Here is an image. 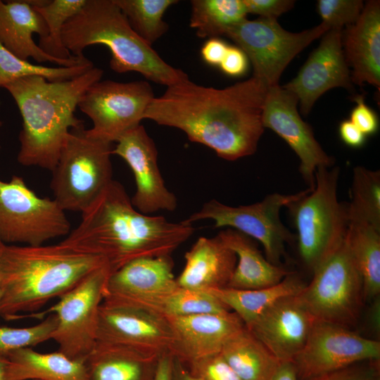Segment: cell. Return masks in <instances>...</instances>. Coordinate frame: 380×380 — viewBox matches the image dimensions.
I'll return each mask as SVG.
<instances>
[{
    "mask_svg": "<svg viewBox=\"0 0 380 380\" xmlns=\"http://www.w3.org/2000/svg\"><path fill=\"white\" fill-rule=\"evenodd\" d=\"M268 87L252 77L224 89L189 79L167 87L151 101L144 119L177 128L227 160L253 155L264 132L263 104Z\"/></svg>",
    "mask_w": 380,
    "mask_h": 380,
    "instance_id": "6da1fadb",
    "label": "cell"
},
{
    "mask_svg": "<svg viewBox=\"0 0 380 380\" xmlns=\"http://www.w3.org/2000/svg\"><path fill=\"white\" fill-rule=\"evenodd\" d=\"M194 230L184 220L139 212L122 184L113 179L61 243L101 258L111 274L136 258L171 255Z\"/></svg>",
    "mask_w": 380,
    "mask_h": 380,
    "instance_id": "7a4b0ae2",
    "label": "cell"
},
{
    "mask_svg": "<svg viewBox=\"0 0 380 380\" xmlns=\"http://www.w3.org/2000/svg\"><path fill=\"white\" fill-rule=\"evenodd\" d=\"M103 70L94 67L75 78L49 81L41 76L16 80L4 88L15 101L23 119L17 159L24 166L55 168L72 128L84 125L75 115L78 103Z\"/></svg>",
    "mask_w": 380,
    "mask_h": 380,
    "instance_id": "3957f363",
    "label": "cell"
},
{
    "mask_svg": "<svg viewBox=\"0 0 380 380\" xmlns=\"http://www.w3.org/2000/svg\"><path fill=\"white\" fill-rule=\"evenodd\" d=\"M106 266L99 258L62 243L17 246L0 242V317L6 321L34 312ZM107 267V266H106Z\"/></svg>",
    "mask_w": 380,
    "mask_h": 380,
    "instance_id": "277c9868",
    "label": "cell"
},
{
    "mask_svg": "<svg viewBox=\"0 0 380 380\" xmlns=\"http://www.w3.org/2000/svg\"><path fill=\"white\" fill-rule=\"evenodd\" d=\"M62 42L77 57L84 56V50L89 46L105 45L111 53L110 68L118 73L137 72L167 87L189 79L136 33L114 0H87L64 25Z\"/></svg>",
    "mask_w": 380,
    "mask_h": 380,
    "instance_id": "5b68a950",
    "label": "cell"
},
{
    "mask_svg": "<svg viewBox=\"0 0 380 380\" xmlns=\"http://www.w3.org/2000/svg\"><path fill=\"white\" fill-rule=\"evenodd\" d=\"M338 167H319L315 186L288 208L303 265L313 272L343 242L350 224L347 203L337 195Z\"/></svg>",
    "mask_w": 380,
    "mask_h": 380,
    "instance_id": "8992f818",
    "label": "cell"
},
{
    "mask_svg": "<svg viewBox=\"0 0 380 380\" xmlns=\"http://www.w3.org/2000/svg\"><path fill=\"white\" fill-rule=\"evenodd\" d=\"M112 142L72 128L51 171L54 200L64 211L84 212L113 180Z\"/></svg>",
    "mask_w": 380,
    "mask_h": 380,
    "instance_id": "52a82bcc",
    "label": "cell"
},
{
    "mask_svg": "<svg viewBox=\"0 0 380 380\" xmlns=\"http://www.w3.org/2000/svg\"><path fill=\"white\" fill-rule=\"evenodd\" d=\"M298 298L315 321L355 325L365 301L361 276L344 239L312 273Z\"/></svg>",
    "mask_w": 380,
    "mask_h": 380,
    "instance_id": "ba28073f",
    "label": "cell"
},
{
    "mask_svg": "<svg viewBox=\"0 0 380 380\" xmlns=\"http://www.w3.org/2000/svg\"><path fill=\"white\" fill-rule=\"evenodd\" d=\"M310 189L294 194L273 193L261 201L246 205L231 206L212 199L184 221L193 224L199 220H211L215 228L236 229L259 241L270 262L282 265L286 245L294 242L296 235L282 223L280 210L300 198Z\"/></svg>",
    "mask_w": 380,
    "mask_h": 380,
    "instance_id": "9c48e42d",
    "label": "cell"
},
{
    "mask_svg": "<svg viewBox=\"0 0 380 380\" xmlns=\"http://www.w3.org/2000/svg\"><path fill=\"white\" fill-rule=\"evenodd\" d=\"M70 231L65 211L54 199L38 196L21 177L0 179V242L40 246Z\"/></svg>",
    "mask_w": 380,
    "mask_h": 380,
    "instance_id": "30bf717a",
    "label": "cell"
},
{
    "mask_svg": "<svg viewBox=\"0 0 380 380\" xmlns=\"http://www.w3.org/2000/svg\"><path fill=\"white\" fill-rule=\"evenodd\" d=\"M329 30L321 23L300 32H290L277 20L260 18L234 24L224 35L246 55L253 68V77L269 88L279 84L283 71L298 53Z\"/></svg>",
    "mask_w": 380,
    "mask_h": 380,
    "instance_id": "8fae6325",
    "label": "cell"
},
{
    "mask_svg": "<svg viewBox=\"0 0 380 380\" xmlns=\"http://www.w3.org/2000/svg\"><path fill=\"white\" fill-rule=\"evenodd\" d=\"M110 274L106 266L92 271L55 305L37 314L56 316L51 339L70 359L84 362L96 345L99 308Z\"/></svg>",
    "mask_w": 380,
    "mask_h": 380,
    "instance_id": "7c38bea8",
    "label": "cell"
},
{
    "mask_svg": "<svg viewBox=\"0 0 380 380\" xmlns=\"http://www.w3.org/2000/svg\"><path fill=\"white\" fill-rule=\"evenodd\" d=\"M153 99L151 86L146 81L99 80L87 89L78 108L92 122V127L87 129L88 134L114 143L141 125Z\"/></svg>",
    "mask_w": 380,
    "mask_h": 380,
    "instance_id": "4fadbf2b",
    "label": "cell"
},
{
    "mask_svg": "<svg viewBox=\"0 0 380 380\" xmlns=\"http://www.w3.org/2000/svg\"><path fill=\"white\" fill-rule=\"evenodd\" d=\"M96 343L159 359L167 353L172 355L175 336L169 319L159 312L102 302Z\"/></svg>",
    "mask_w": 380,
    "mask_h": 380,
    "instance_id": "5bb4252c",
    "label": "cell"
},
{
    "mask_svg": "<svg viewBox=\"0 0 380 380\" xmlns=\"http://www.w3.org/2000/svg\"><path fill=\"white\" fill-rule=\"evenodd\" d=\"M380 342L350 328L316 321L293 360L299 380H310L353 364L379 360Z\"/></svg>",
    "mask_w": 380,
    "mask_h": 380,
    "instance_id": "9a60e30c",
    "label": "cell"
},
{
    "mask_svg": "<svg viewBox=\"0 0 380 380\" xmlns=\"http://www.w3.org/2000/svg\"><path fill=\"white\" fill-rule=\"evenodd\" d=\"M173 266L171 255L128 262L108 276L102 302L160 312L164 300L179 286Z\"/></svg>",
    "mask_w": 380,
    "mask_h": 380,
    "instance_id": "2e32d148",
    "label": "cell"
},
{
    "mask_svg": "<svg viewBox=\"0 0 380 380\" xmlns=\"http://www.w3.org/2000/svg\"><path fill=\"white\" fill-rule=\"evenodd\" d=\"M298 100L279 84L269 87L263 104L264 128L277 133L290 146L300 160L299 171L310 189L315 186V174L319 167H332L334 160L316 140L310 125L297 110Z\"/></svg>",
    "mask_w": 380,
    "mask_h": 380,
    "instance_id": "e0dca14e",
    "label": "cell"
},
{
    "mask_svg": "<svg viewBox=\"0 0 380 380\" xmlns=\"http://www.w3.org/2000/svg\"><path fill=\"white\" fill-rule=\"evenodd\" d=\"M115 143L113 155L122 158L134 176L136 191L131 198L133 206L146 215L175 210L177 198L165 184L158 165L156 144L144 127L139 125L128 130Z\"/></svg>",
    "mask_w": 380,
    "mask_h": 380,
    "instance_id": "ac0fdd59",
    "label": "cell"
},
{
    "mask_svg": "<svg viewBox=\"0 0 380 380\" xmlns=\"http://www.w3.org/2000/svg\"><path fill=\"white\" fill-rule=\"evenodd\" d=\"M341 32L342 29L327 31L297 76L282 86L297 97L304 115L327 91L335 87L353 91L350 71L342 49Z\"/></svg>",
    "mask_w": 380,
    "mask_h": 380,
    "instance_id": "d6986e66",
    "label": "cell"
},
{
    "mask_svg": "<svg viewBox=\"0 0 380 380\" xmlns=\"http://www.w3.org/2000/svg\"><path fill=\"white\" fill-rule=\"evenodd\" d=\"M315 319L297 296L283 298L246 327L281 362H293Z\"/></svg>",
    "mask_w": 380,
    "mask_h": 380,
    "instance_id": "ffe728a7",
    "label": "cell"
},
{
    "mask_svg": "<svg viewBox=\"0 0 380 380\" xmlns=\"http://www.w3.org/2000/svg\"><path fill=\"white\" fill-rule=\"evenodd\" d=\"M167 317L175 336L172 355L185 364L220 353L227 341L245 327L232 311Z\"/></svg>",
    "mask_w": 380,
    "mask_h": 380,
    "instance_id": "44dd1931",
    "label": "cell"
},
{
    "mask_svg": "<svg viewBox=\"0 0 380 380\" xmlns=\"http://www.w3.org/2000/svg\"><path fill=\"white\" fill-rule=\"evenodd\" d=\"M33 34L45 39L48 27L42 15L23 1L0 0V43L11 53L23 60L32 58L39 63H51L59 67H72L90 60L84 56L58 59L44 52L35 43Z\"/></svg>",
    "mask_w": 380,
    "mask_h": 380,
    "instance_id": "7402d4cb",
    "label": "cell"
},
{
    "mask_svg": "<svg viewBox=\"0 0 380 380\" xmlns=\"http://www.w3.org/2000/svg\"><path fill=\"white\" fill-rule=\"evenodd\" d=\"M344 58L353 83L380 87V2L368 1L357 20L341 32Z\"/></svg>",
    "mask_w": 380,
    "mask_h": 380,
    "instance_id": "603a6c76",
    "label": "cell"
},
{
    "mask_svg": "<svg viewBox=\"0 0 380 380\" xmlns=\"http://www.w3.org/2000/svg\"><path fill=\"white\" fill-rule=\"evenodd\" d=\"M184 258V267L176 278L178 286L201 291L226 288L237 262L235 253L217 235L199 237Z\"/></svg>",
    "mask_w": 380,
    "mask_h": 380,
    "instance_id": "cb8c5ba5",
    "label": "cell"
},
{
    "mask_svg": "<svg viewBox=\"0 0 380 380\" xmlns=\"http://www.w3.org/2000/svg\"><path fill=\"white\" fill-rule=\"evenodd\" d=\"M217 236L237 258L227 288L251 290L269 287L279 283L291 272L283 265L270 262L254 239L236 229L226 228Z\"/></svg>",
    "mask_w": 380,
    "mask_h": 380,
    "instance_id": "d4e9b609",
    "label": "cell"
},
{
    "mask_svg": "<svg viewBox=\"0 0 380 380\" xmlns=\"http://www.w3.org/2000/svg\"><path fill=\"white\" fill-rule=\"evenodd\" d=\"M10 380H89L85 362L59 352L39 353L32 348L9 352Z\"/></svg>",
    "mask_w": 380,
    "mask_h": 380,
    "instance_id": "484cf974",
    "label": "cell"
},
{
    "mask_svg": "<svg viewBox=\"0 0 380 380\" xmlns=\"http://www.w3.org/2000/svg\"><path fill=\"white\" fill-rule=\"evenodd\" d=\"M158 360L96 343L84 362L89 380H153Z\"/></svg>",
    "mask_w": 380,
    "mask_h": 380,
    "instance_id": "4316f807",
    "label": "cell"
},
{
    "mask_svg": "<svg viewBox=\"0 0 380 380\" xmlns=\"http://www.w3.org/2000/svg\"><path fill=\"white\" fill-rule=\"evenodd\" d=\"M306 285L297 272L291 271L279 283L269 287L251 290L226 287L209 291L235 312L247 327L277 301L298 295Z\"/></svg>",
    "mask_w": 380,
    "mask_h": 380,
    "instance_id": "83f0119b",
    "label": "cell"
},
{
    "mask_svg": "<svg viewBox=\"0 0 380 380\" xmlns=\"http://www.w3.org/2000/svg\"><path fill=\"white\" fill-rule=\"evenodd\" d=\"M220 354L242 380H271L281 363L246 327Z\"/></svg>",
    "mask_w": 380,
    "mask_h": 380,
    "instance_id": "f1b7e54d",
    "label": "cell"
},
{
    "mask_svg": "<svg viewBox=\"0 0 380 380\" xmlns=\"http://www.w3.org/2000/svg\"><path fill=\"white\" fill-rule=\"evenodd\" d=\"M345 241L362 278L364 300L372 301L380 293V232L351 222Z\"/></svg>",
    "mask_w": 380,
    "mask_h": 380,
    "instance_id": "f546056e",
    "label": "cell"
},
{
    "mask_svg": "<svg viewBox=\"0 0 380 380\" xmlns=\"http://www.w3.org/2000/svg\"><path fill=\"white\" fill-rule=\"evenodd\" d=\"M189 26L201 38L225 34L227 29L245 19L243 0H192Z\"/></svg>",
    "mask_w": 380,
    "mask_h": 380,
    "instance_id": "4dcf8cb0",
    "label": "cell"
},
{
    "mask_svg": "<svg viewBox=\"0 0 380 380\" xmlns=\"http://www.w3.org/2000/svg\"><path fill=\"white\" fill-rule=\"evenodd\" d=\"M347 203L350 222L367 224L380 232V172L362 166L353 170Z\"/></svg>",
    "mask_w": 380,
    "mask_h": 380,
    "instance_id": "1f68e13d",
    "label": "cell"
},
{
    "mask_svg": "<svg viewBox=\"0 0 380 380\" xmlns=\"http://www.w3.org/2000/svg\"><path fill=\"white\" fill-rule=\"evenodd\" d=\"M132 28L147 44L152 45L168 30L165 12L177 0H114Z\"/></svg>",
    "mask_w": 380,
    "mask_h": 380,
    "instance_id": "d6a6232c",
    "label": "cell"
},
{
    "mask_svg": "<svg viewBox=\"0 0 380 380\" xmlns=\"http://www.w3.org/2000/svg\"><path fill=\"white\" fill-rule=\"evenodd\" d=\"M94 67L91 61L72 67L32 64L15 56L0 43V88L16 80L34 75L52 82L68 80L80 76Z\"/></svg>",
    "mask_w": 380,
    "mask_h": 380,
    "instance_id": "836d02e7",
    "label": "cell"
},
{
    "mask_svg": "<svg viewBox=\"0 0 380 380\" xmlns=\"http://www.w3.org/2000/svg\"><path fill=\"white\" fill-rule=\"evenodd\" d=\"M86 1L49 0L45 5L34 8L42 15L48 27V36L39 39L38 46L41 49L58 59L75 57L63 44L62 30L66 22L80 11Z\"/></svg>",
    "mask_w": 380,
    "mask_h": 380,
    "instance_id": "e575fe53",
    "label": "cell"
},
{
    "mask_svg": "<svg viewBox=\"0 0 380 380\" xmlns=\"http://www.w3.org/2000/svg\"><path fill=\"white\" fill-rule=\"evenodd\" d=\"M160 312L166 317L223 314L229 308L209 291L178 288L163 302Z\"/></svg>",
    "mask_w": 380,
    "mask_h": 380,
    "instance_id": "d590c367",
    "label": "cell"
},
{
    "mask_svg": "<svg viewBox=\"0 0 380 380\" xmlns=\"http://www.w3.org/2000/svg\"><path fill=\"white\" fill-rule=\"evenodd\" d=\"M57 325V317L49 314L39 323L23 328L0 326V352L8 354L20 348H32L48 340Z\"/></svg>",
    "mask_w": 380,
    "mask_h": 380,
    "instance_id": "8d00e7d4",
    "label": "cell"
},
{
    "mask_svg": "<svg viewBox=\"0 0 380 380\" xmlns=\"http://www.w3.org/2000/svg\"><path fill=\"white\" fill-rule=\"evenodd\" d=\"M364 4L361 0H319L317 10L322 23L329 29H343L360 18Z\"/></svg>",
    "mask_w": 380,
    "mask_h": 380,
    "instance_id": "74e56055",
    "label": "cell"
},
{
    "mask_svg": "<svg viewBox=\"0 0 380 380\" xmlns=\"http://www.w3.org/2000/svg\"><path fill=\"white\" fill-rule=\"evenodd\" d=\"M184 364L200 380H242L220 353Z\"/></svg>",
    "mask_w": 380,
    "mask_h": 380,
    "instance_id": "f35d334b",
    "label": "cell"
},
{
    "mask_svg": "<svg viewBox=\"0 0 380 380\" xmlns=\"http://www.w3.org/2000/svg\"><path fill=\"white\" fill-rule=\"evenodd\" d=\"M379 372V360L364 361L310 380H374Z\"/></svg>",
    "mask_w": 380,
    "mask_h": 380,
    "instance_id": "ab89813d",
    "label": "cell"
},
{
    "mask_svg": "<svg viewBox=\"0 0 380 380\" xmlns=\"http://www.w3.org/2000/svg\"><path fill=\"white\" fill-rule=\"evenodd\" d=\"M247 13L260 15V18H277L291 10L295 1L292 0H243Z\"/></svg>",
    "mask_w": 380,
    "mask_h": 380,
    "instance_id": "60d3db41",
    "label": "cell"
},
{
    "mask_svg": "<svg viewBox=\"0 0 380 380\" xmlns=\"http://www.w3.org/2000/svg\"><path fill=\"white\" fill-rule=\"evenodd\" d=\"M356 106L350 113V120L365 134H375L379 129V119L376 113L365 102L364 96L354 97Z\"/></svg>",
    "mask_w": 380,
    "mask_h": 380,
    "instance_id": "b9f144b4",
    "label": "cell"
},
{
    "mask_svg": "<svg viewBox=\"0 0 380 380\" xmlns=\"http://www.w3.org/2000/svg\"><path fill=\"white\" fill-rule=\"evenodd\" d=\"M248 64V59L240 48L229 46L219 67L224 74L232 77H238L246 72Z\"/></svg>",
    "mask_w": 380,
    "mask_h": 380,
    "instance_id": "7bdbcfd3",
    "label": "cell"
},
{
    "mask_svg": "<svg viewBox=\"0 0 380 380\" xmlns=\"http://www.w3.org/2000/svg\"><path fill=\"white\" fill-rule=\"evenodd\" d=\"M229 45L218 37L208 39L201 51L203 61L213 66H219L223 60Z\"/></svg>",
    "mask_w": 380,
    "mask_h": 380,
    "instance_id": "ee69618b",
    "label": "cell"
},
{
    "mask_svg": "<svg viewBox=\"0 0 380 380\" xmlns=\"http://www.w3.org/2000/svg\"><path fill=\"white\" fill-rule=\"evenodd\" d=\"M341 140L352 148L362 146L366 140L365 135L350 120H343L338 127Z\"/></svg>",
    "mask_w": 380,
    "mask_h": 380,
    "instance_id": "f6af8a7d",
    "label": "cell"
},
{
    "mask_svg": "<svg viewBox=\"0 0 380 380\" xmlns=\"http://www.w3.org/2000/svg\"><path fill=\"white\" fill-rule=\"evenodd\" d=\"M173 355L167 353L157 362L153 380H172Z\"/></svg>",
    "mask_w": 380,
    "mask_h": 380,
    "instance_id": "bcb514c9",
    "label": "cell"
},
{
    "mask_svg": "<svg viewBox=\"0 0 380 380\" xmlns=\"http://www.w3.org/2000/svg\"><path fill=\"white\" fill-rule=\"evenodd\" d=\"M271 380H299L293 362H281Z\"/></svg>",
    "mask_w": 380,
    "mask_h": 380,
    "instance_id": "7dc6e473",
    "label": "cell"
},
{
    "mask_svg": "<svg viewBox=\"0 0 380 380\" xmlns=\"http://www.w3.org/2000/svg\"><path fill=\"white\" fill-rule=\"evenodd\" d=\"M172 380H200L193 376L184 364L173 356Z\"/></svg>",
    "mask_w": 380,
    "mask_h": 380,
    "instance_id": "c3c4849f",
    "label": "cell"
},
{
    "mask_svg": "<svg viewBox=\"0 0 380 380\" xmlns=\"http://www.w3.org/2000/svg\"><path fill=\"white\" fill-rule=\"evenodd\" d=\"M11 364L8 355L0 352V380H10Z\"/></svg>",
    "mask_w": 380,
    "mask_h": 380,
    "instance_id": "681fc988",
    "label": "cell"
},
{
    "mask_svg": "<svg viewBox=\"0 0 380 380\" xmlns=\"http://www.w3.org/2000/svg\"><path fill=\"white\" fill-rule=\"evenodd\" d=\"M373 302V306L370 312L371 317L370 322L372 326L376 331H379V297L376 298L372 300Z\"/></svg>",
    "mask_w": 380,
    "mask_h": 380,
    "instance_id": "f907efd6",
    "label": "cell"
},
{
    "mask_svg": "<svg viewBox=\"0 0 380 380\" xmlns=\"http://www.w3.org/2000/svg\"><path fill=\"white\" fill-rule=\"evenodd\" d=\"M1 296H2V292H1V286H0V302H1Z\"/></svg>",
    "mask_w": 380,
    "mask_h": 380,
    "instance_id": "816d5d0a",
    "label": "cell"
},
{
    "mask_svg": "<svg viewBox=\"0 0 380 380\" xmlns=\"http://www.w3.org/2000/svg\"><path fill=\"white\" fill-rule=\"evenodd\" d=\"M374 380H380V375L378 376Z\"/></svg>",
    "mask_w": 380,
    "mask_h": 380,
    "instance_id": "f5cc1de1",
    "label": "cell"
},
{
    "mask_svg": "<svg viewBox=\"0 0 380 380\" xmlns=\"http://www.w3.org/2000/svg\"><path fill=\"white\" fill-rule=\"evenodd\" d=\"M3 125V122L1 120H0V127H1Z\"/></svg>",
    "mask_w": 380,
    "mask_h": 380,
    "instance_id": "db71d44e",
    "label": "cell"
},
{
    "mask_svg": "<svg viewBox=\"0 0 380 380\" xmlns=\"http://www.w3.org/2000/svg\"><path fill=\"white\" fill-rule=\"evenodd\" d=\"M34 380H37V379H34Z\"/></svg>",
    "mask_w": 380,
    "mask_h": 380,
    "instance_id": "11a10c76",
    "label": "cell"
}]
</instances>
